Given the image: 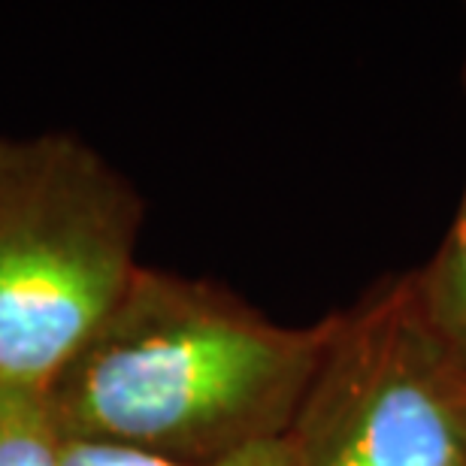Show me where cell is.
<instances>
[{
  "label": "cell",
  "instance_id": "1",
  "mask_svg": "<svg viewBox=\"0 0 466 466\" xmlns=\"http://www.w3.org/2000/svg\"><path fill=\"white\" fill-rule=\"evenodd\" d=\"M339 315L279 324L225 288L139 264L43 390L64 442L212 463L291 433Z\"/></svg>",
  "mask_w": 466,
  "mask_h": 466
},
{
  "label": "cell",
  "instance_id": "2",
  "mask_svg": "<svg viewBox=\"0 0 466 466\" xmlns=\"http://www.w3.org/2000/svg\"><path fill=\"white\" fill-rule=\"evenodd\" d=\"M143 200L67 130L0 137V385L43 394L137 273Z\"/></svg>",
  "mask_w": 466,
  "mask_h": 466
},
{
  "label": "cell",
  "instance_id": "3",
  "mask_svg": "<svg viewBox=\"0 0 466 466\" xmlns=\"http://www.w3.org/2000/svg\"><path fill=\"white\" fill-rule=\"evenodd\" d=\"M454 363L418 312L412 279L339 315L288 433L291 466H466Z\"/></svg>",
  "mask_w": 466,
  "mask_h": 466
},
{
  "label": "cell",
  "instance_id": "4",
  "mask_svg": "<svg viewBox=\"0 0 466 466\" xmlns=\"http://www.w3.org/2000/svg\"><path fill=\"white\" fill-rule=\"evenodd\" d=\"M412 294L427 330L466 370V194L436 258L412 279Z\"/></svg>",
  "mask_w": 466,
  "mask_h": 466
},
{
  "label": "cell",
  "instance_id": "5",
  "mask_svg": "<svg viewBox=\"0 0 466 466\" xmlns=\"http://www.w3.org/2000/svg\"><path fill=\"white\" fill-rule=\"evenodd\" d=\"M64 445L43 394L0 385V466H64Z\"/></svg>",
  "mask_w": 466,
  "mask_h": 466
},
{
  "label": "cell",
  "instance_id": "6",
  "mask_svg": "<svg viewBox=\"0 0 466 466\" xmlns=\"http://www.w3.org/2000/svg\"><path fill=\"white\" fill-rule=\"evenodd\" d=\"M64 466H291V449H288V436H285V440L255 445V449L233 454V458L225 461L185 463V461L157 458V454L113 449V445L67 442L64 445Z\"/></svg>",
  "mask_w": 466,
  "mask_h": 466
},
{
  "label": "cell",
  "instance_id": "7",
  "mask_svg": "<svg viewBox=\"0 0 466 466\" xmlns=\"http://www.w3.org/2000/svg\"><path fill=\"white\" fill-rule=\"evenodd\" d=\"M454 421H458V433L466 449V370H458V379H454Z\"/></svg>",
  "mask_w": 466,
  "mask_h": 466
}]
</instances>
